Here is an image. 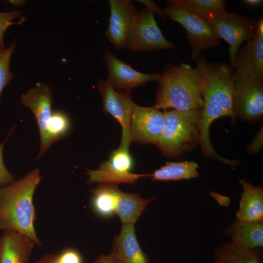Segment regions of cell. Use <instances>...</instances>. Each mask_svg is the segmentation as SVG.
I'll return each mask as SVG.
<instances>
[{
  "instance_id": "obj_35",
  "label": "cell",
  "mask_w": 263,
  "mask_h": 263,
  "mask_svg": "<svg viewBox=\"0 0 263 263\" xmlns=\"http://www.w3.org/2000/svg\"><path fill=\"white\" fill-rule=\"evenodd\" d=\"M118 263H122V262H120V261L118 260Z\"/></svg>"
},
{
  "instance_id": "obj_30",
  "label": "cell",
  "mask_w": 263,
  "mask_h": 263,
  "mask_svg": "<svg viewBox=\"0 0 263 263\" xmlns=\"http://www.w3.org/2000/svg\"><path fill=\"white\" fill-rule=\"evenodd\" d=\"M263 145V127H262L257 132L249 145L247 147V151L251 154H255L262 149Z\"/></svg>"
},
{
  "instance_id": "obj_19",
  "label": "cell",
  "mask_w": 263,
  "mask_h": 263,
  "mask_svg": "<svg viewBox=\"0 0 263 263\" xmlns=\"http://www.w3.org/2000/svg\"><path fill=\"white\" fill-rule=\"evenodd\" d=\"M240 182L243 192L236 214L237 220L249 222L263 220V188L254 186L244 179Z\"/></svg>"
},
{
  "instance_id": "obj_22",
  "label": "cell",
  "mask_w": 263,
  "mask_h": 263,
  "mask_svg": "<svg viewBox=\"0 0 263 263\" xmlns=\"http://www.w3.org/2000/svg\"><path fill=\"white\" fill-rule=\"evenodd\" d=\"M198 165L195 161L167 162L149 176L154 181H177L196 178L199 176Z\"/></svg>"
},
{
  "instance_id": "obj_34",
  "label": "cell",
  "mask_w": 263,
  "mask_h": 263,
  "mask_svg": "<svg viewBox=\"0 0 263 263\" xmlns=\"http://www.w3.org/2000/svg\"><path fill=\"white\" fill-rule=\"evenodd\" d=\"M10 3H12L13 4L16 5V6H22L23 5L25 1L24 0H10L9 1Z\"/></svg>"
},
{
  "instance_id": "obj_1",
  "label": "cell",
  "mask_w": 263,
  "mask_h": 263,
  "mask_svg": "<svg viewBox=\"0 0 263 263\" xmlns=\"http://www.w3.org/2000/svg\"><path fill=\"white\" fill-rule=\"evenodd\" d=\"M41 180L35 169L21 179L0 187V230H13L41 245L34 227L35 209L33 203L36 188Z\"/></svg>"
},
{
  "instance_id": "obj_27",
  "label": "cell",
  "mask_w": 263,
  "mask_h": 263,
  "mask_svg": "<svg viewBox=\"0 0 263 263\" xmlns=\"http://www.w3.org/2000/svg\"><path fill=\"white\" fill-rule=\"evenodd\" d=\"M15 47L16 41L14 40L8 48L0 50V96L4 87L14 78L10 70V62Z\"/></svg>"
},
{
  "instance_id": "obj_7",
  "label": "cell",
  "mask_w": 263,
  "mask_h": 263,
  "mask_svg": "<svg viewBox=\"0 0 263 263\" xmlns=\"http://www.w3.org/2000/svg\"><path fill=\"white\" fill-rule=\"evenodd\" d=\"M174 48V44L167 40L163 35L151 10L146 7L136 11L128 36L126 49L133 52H144Z\"/></svg>"
},
{
  "instance_id": "obj_15",
  "label": "cell",
  "mask_w": 263,
  "mask_h": 263,
  "mask_svg": "<svg viewBox=\"0 0 263 263\" xmlns=\"http://www.w3.org/2000/svg\"><path fill=\"white\" fill-rule=\"evenodd\" d=\"M110 16L105 35L116 50L126 49L128 36L136 9L130 0H109Z\"/></svg>"
},
{
  "instance_id": "obj_21",
  "label": "cell",
  "mask_w": 263,
  "mask_h": 263,
  "mask_svg": "<svg viewBox=\"0 0 263 263\" xmlns=\"http://www.w3.org/2000/svg\"><path fill=\"white\" fill-rule=\"evenodd\" d=\"M153 199H144L139 195L120 191L115 213L123 224H135Z\"/></svg>"
},
{
  "instance_id": "obj_9",
  "label": "cell",
  "mask_w": 263,
  "mask_h": 263,
  "mask_svg": "<svg viewBox=\"0 0 263 263\" xmlns=\"http://www.w3.org/2000/svg\"><path fill=\"white\" fill-rule=\"evenodd\" d=\"M232 78L235 83L253 78L263 79V19L258 20L254 37L237 52Z\"/></svg>"
},
{
  "instance_id": "obj_4",
  "label": "cell",
  "mask_w": 263,
  "mask_h": 263,
  "mask_svg": "<svg viewBox=\"0 0 263 263\" xmlns=\"http://www.w3.org/2000/svg\"><path fill=\"white\" fill-rule=\"evenodd\" d=\"M164 126L156 146L166 156L178 157L199 145L202 110L163 112Z\"/></svg>"
},
{
  "instance_id": "obj_17",
  "label": "cell",
  "mask_w": 263,
  "mask_h": 263,
  "mask_svg": "<svg viewBox=\"0 0 263 263\" xmlns=\"http://www.w3.org/2000/svg\"><path fill=\"white\" fill-rule=\"evenodd\" d=\"M134 225L123 224L120 234L115 237L111 253L123 263H149L137 242Z\"/></svg>"
},
{
  "instance_id": "obj_26",
  "label": "cell",
  "mask_w": 263,
  "mask_h": 263,
  "mask_svg": "<svg viewBox=\"0 0 263 263\" xmlns=\"http://www.w3.org/2000/svg\"><path fill=\"white\" fill-rule=\"evenodd\" d=\"M35 263H82V259L76 250L68 248L59 253L46 254Z\"/></svg>"
},
{
  "instance_id": "obj_28",
  "label": "cell",
  "mask_w": 263,
  "mask_h": 263,
  "mask_svg": "<svg viewBox=\"0 0 263 263\" xmlns=\"http://www.w3.org/2000/svg\"><path fill=\"white\" fill-rule=\"evenodd\" d=\"M21 14V12L18 10L0 13V50L4 49L3 37L5 32L9 26L15 23L14 20Z\"/></svg>"
},
{
  "instance_id": "obj_14",
  "label": "cell",
  "mask_w": 263,
  "mask_h": 263,
  "mask_svg": "<svg viewBox=\"0 0 263 263\" xmlns=\"http://www.w3.org/2000/svg\"><path fill=\"white\" fill-rule=\"evenodd\" d=\"M164 126L163 112L151 107L134 104L130 117L131 142L156 144Z\"/></svg>"
},
{
  "instance_id": "obj_33",
  "label": "cell",
  "mask_w": 263,
  "mask_h": 263,
  "mask_svg": "<svg viewBox=\"0 0 263 263\" xmlns=\"http://www.w3.org/2000/svg\"><path fill=\"white\" fill-rule=\"evenodd\" d=\"M244 3L251 6H258L261 5L263 1L262 0H244Z\"/></svg>"
},
{
  "instance_id": "obj_8",
  "label": "cell",
  "mask_w": 263,
  "mask_h": 263,
  "mask_svg": "<svg viewBox=\"0 0 263 263\" xmlns=\"http://www.w3.org/2000/svg\"><path fill=\"white\" fill-rule=\"evenodd\" d=\"M132 164L129 148L119 146L112 152L109 159L102 162L96 169H88L87 183L97 182L115 185L120 183L133 184L142 177L149 176V174L131 172Z\"/></svg>"
},
{
  "instance_id": "obj_11",
  "label": "cell",
  "mask_w": 263,
  "mask_h": 263,
  "mask_svg": "<svg viewBox=\"0 0 263 263\" xmlns=\"http://www.w3.org/2000/svg\"><path fill=\"white\" fill-rule=\"evenodd\" d=\"M52 101L51 90L47 85L44 83H38L36 87L21 95V104L32 111L35 116L39 130L40 150L37 159L42 157L54 143L48 130L52 113Z\"/></svg>"
},
{
  "instance_id": "obj_31",
  "label": "cell",
  "mask_w": 263,
  "mask_h": 263,
  "mask_svg": "<svg viewBox=\"0 0 263 263\" xmlns=\"http://www.w3.org/2000/svg\"><path fill=\"white\" fill-rule=\"evenodd\" d=\"M146 6V8L149 9L153 13H156L161 18L166 19V17L163 14V10L158 6L152 0H136Z\"/></svg>"
},
{
  "instance_id": "obj_13",
  "label": "cell",
  "mask_w": 263,
  "mask_h": 263,
  "mask_svg": "<svg viewBox=\"0 0 263 263\" xmlns=\"http://www.w3.org/2000/svg\"><path fill=\"white\" fill-rule=\"evenodd\" d=\"M102 58L108 69L106 80L115 90L131 94L134 88L149 82H158L160 78L161 73L147 74L137 71L108 49L104 50Z\"/></svg>"
},
{
  "instance_id": "obj_32",
  "label": "cell",
  "mask_w": 263,
  "mask_h": 263,
  "mask_svg": "<svg viewBox=\"0 0 263 263\" xmlns=\"http://www.w3.org/2000/svg\"><path fill=\"white\" fill-rule=\"evenodd\" d=\"M94 263H118L116 257L111 253L109 255H101L98 256Z\"/></svg>"
},
{
  "instance_id": "obj_10",
  "label": "cell",
  "mask_w": 263,
  "mask_h": 263,
  "mask_svg": "<svg viewBox=\"0 0 263 263\" xmlns=\"http://www.w3.org/2000/svg\"><path fill=\"white\" fill-rule=\"evenodd\" d=\"M233 110L235 119L247 123L263 119V79L234 82Z\"/></svg>"
},
{
  "instance_id": "obj_5",
  "label": "cell",
  "mask_w": 263,
  "mask_h": 263,
  "mask_svg": "<svg viewBox=\"0 0 263 263\" xmlns=\"http://www.w3.org/2000/svg\"><path fill=\"white\" fill-rule=\"evenodd\" d=\"M166 2L168 6L163 9V14L185 29L193 60L199 58L202 51L220 45L221 39L206 20L182 4L179 0H167Z\"/></svg>"
},
{
  "instance_id": "obj_12",
  "label": "cell",
  "mask_w": 263,
  "mask_h": 263,
  "mask_svg": "<svg viewBox=\"0 0 263 263\" xmlns=\"http://www.w3.org/2000/svg\"><path fill=\"white\" fill-rule=\"evenodd\" d=\"M102 98L103 109L113 116L120 124L122 136L120 146L129 148L131 143L130 138V121L131 112L134 105L131 94L116 91L106 80L99 79L97 84Z\"/></svg>"
},
{
  "instance_id": "obj_23",
  "label": "cell",
  "mask_w": 263,
  "mask_h": 263,
  "mask_svg": "<svg viewBox=\"0 0 263 263\" xmlns=\"http://www.w3.org/2000/svg\"><path fill=\"white\" fill-rule=\"evenodd\" d=\"M120 191L115 185L109 184H100L91 190L92 206L96 213L105 217L114 213Z\"/></svg>"
},
{
  "instance_id": "obj_24",
  "label": "cell",
  "mask_w": 263,
  "mask_h": 263,
  "mask_svg": "<svg viewBox=\"0 0 263 263\" xmlns=\"http://www.w3.org/2000/svg\"><path fill=\"white\" fill-rule=\"evenodd\" d=\"M180 2L207 21L213 16L225 11L224 0H179Z\"/></svg>"
},
{
  "instance_id": "obj_18",
  "label": "cell",
  "mask_w": 263,
  "mask_h": 263,
  "mask_svg": "<svg viewBox=\"0 0 263 263\" xmlns=\"http://www.w3.org/2000/svg\"><path fill=\"white\" fill-rule=\"evenodd\" d=\"M225 234L232 242L247 249H255L263 245V220L244 221L237 220L229 226Z\"/></svg>"
},
{
  "instance_id": "obj_2",
  "label": "cell",
  "mask_w": 263,
  "mask_h": 263,
  "mask_svg": "<svg viewBox=\"0 0 263 263\" xmlns=\"http://www.w3.org/2000/svg\"><path fill=\"white\" fill-rule=\"evenodd\" d=\"M196 61L203 82L201 130L207 133L211 124L218 118L229 116L235 122L233 71L227 64L208 62L200 56Z\"/></svg>"
},
{
  "instance_id": "obj_20",
  "label": "cell",
  "mask_w": 263,
  "mask_h": 263,
  "mask_svg": "<svg viewBox=\"0 0 263 263\" xmlns=\"http://www.w3.org/2000/svg\"><path fill=\"white\" fill-rule=\"evenodd\" d=\"M212 263H263V252L258 248H244L232 242L215 250Z\"/></svg>"
},
{
  "instance_id": "obj_16",
  "label": "cell",
  "mask_w": 263,
  "mask_h": 263,
  "mask_svg": "<svg viewBox=\"0 0 263 263\" xmlns=\"http://www.w3.org/2000/svg\"><path fill=\"white\" fill-rule=\"evenodd\" d=\"M36 245L32 239L13 230L0 236V263H29Z\"/></svg>"
},
{
  "instance_id": "obj_29",
  "label": "cell",
  "mask_w": 263,
  "mask_h": 263,
  "mask_svg": "<svg viewBox=\"0 0 263 263\" xmlns=\"http://www.w3.org/2000/svg\"><path fill=\"white\" fill-rule=\"evenodd\" d=\"M14 127H13L7 138L2 143H0V187H4L10 185L15 180L13 175L5 167L2 157L3 148L8 138L12 132Z\"/></svg>"
},
{
  "instance_id": "obj_25",
  "label": "cell",
  "mask_w": 263,
  "mask_h": 263,
  "mask_svg": "<svg viewBox=\"0 0 263 263\" xmlns=\"http://www.w3.org/2000/svg\"><path fill=\"white\" fill-rule=\"evenodd\" d=\"M71 123L68 116L61 111H52L48 124V132L53 142L67 135Z\"/></svg>"
},
{
  "instance_id": "obj_6",
  "label": "cell",
  "mask_w": 263,
  "mask_h": 263,
  "mask_svg": "<svg viewBox=\"0 0 263 263\" xmlns=\"http://www.w3.org/2000/svg\"><path fill=\"white\" fill-rule=\"evenodd\" d=\"M207 21L219 38L225 40L229 44L230 64L234 69L237 52L244 42L254 37L258 20L225 10L213 16Z\"/></svg>"
},
{
  "instance_id": "obj_3",
  "label": "cell",
  "mask_w": 263,
  "mask_h": 263,
  "mask_svg": "<svg viewBox=\"0 0 263 263\" xmlns=\"http://www.w3.org/2000/svg\"><path fill=\"white\" fill-rule=\"evenodd\" d=\"M203 82L200 72L188 64H168L158 81L155 103L158 109L173 108L180 111L203 108Z\"/></svg>"
}]
</instances>
